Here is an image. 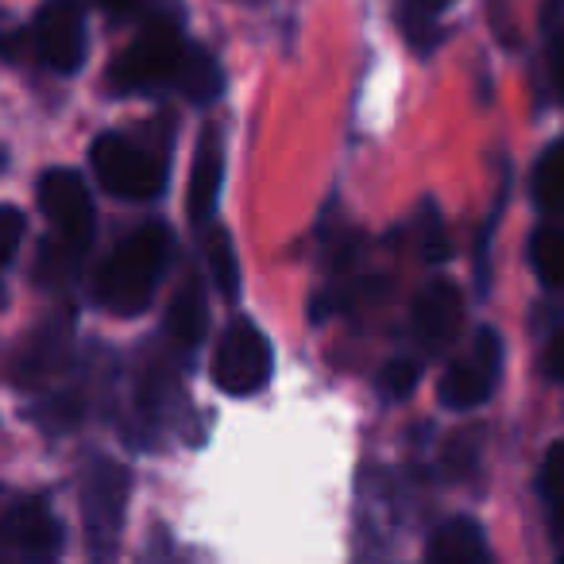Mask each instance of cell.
<instances>
[{
    "instance_id": "1",
    "label": "cell",
    "mask_w": 564,
    "mask_h": 564,
    "mask_svg": "<svg viewBox=\"0 0 564 564\" xmlns=\"http://www.w3.org/2000/svg\"><path fill=\"white\" fill-rule=\"evenodd\" d=\"M174 236L166 225H143L117 243L97 271V302L117 317H135L151 306L163 271L171 263Z\"/></svg>"
},
{
    "instance_id": "2",
    "label": "cell",
    "mask_w": 564,
    "mask_h": 564,
    "mask_svg": "<svg viewBox=\"0 0 564 564\" xmlns=\"http://www.w3.org/2000/svg\"><path fill=\"white\" fill-rule=\"evenodd\" d=\"M89 166H94L105 194L124 197V202H151L166 186L163 159L120 132L97 135L94 151H89Z\"/></svg>"
},
{
    "instance_id": "3",
    "label": "cell",
    "mask_w": 564,
    "mask_h": 564,
    "mask_svg": "<svg viewBox=\"0 0 564 564\" xmlns=\"http://www.w3.org/2000/svg\"><path fill=\"white\" fill-rule=\"evenodd\" d=\"M274 376V348L267 340V333L259 325H251L248 317H236L225 329L213 356V379L225 394L232 399H248L259 394Z\"/></svg>"
},
{
    "instance_id": "4",
    "label": "cell",
    "mask_w": 564,
    "mask_h": 564,
    "mask_svg": "<svg viewBox=\"0 0 564 564\" xmlns=\"http://www.w3.org/2000/svg\"><path fill=\"white\" fill-rule=\"evenodd\" d=\"M128 491H132V476L124 464L97 456L86 468L82 479V518H86L89 545L101 556H109L120 545L124 533V514H128Z\"/></svg>"
},
{
    "instance_id": "5",
    "label": "cell",
    "mask_w": 564,
    "mask_h": 564,
    "mask_svg": "<svg viewBox=\"0 0 564 564\" xmlns=\"http://www.w3.org/2000/svg\"><path fill=\"white\" fill-rule=\"evenodd\" d=\"M182 51L186 47H182L178 24L166 17L151 20V24L132 40V47L112 63V82H117L120 89H128V94L163 86V82L174 78V70H178Z\"/></svg>"
},
{
    "instance_id": "6",
    "label": "cell",
    "mask_w": 564,
    "mask_h": 564,
    "mask_svg": "<svg viewBox=\"0 0 564 564\" xmlns=\"http://www.w3.org/2000/svg\"><path fill=\"white\" fill-rule=\"evenodd\" d=\"M28 40H32L43 66H51L55 74H78L89 55L82 0H47Z\"/></svg>"
},
{
    "instance_id": "7",
    "label": "cell",
    "mask_w": 564,
    "mask_h": 564,
    "mask_svg": "<svg viewBox=\"0 0 564 564\" xmlns=\"http://www.w3.org/2000/svg\"><path fill=\"white\" fill-rule=\"evenodd\" d=\"M502 360H507V345H502L499 329L484 325L476 333V348L471 356L456 360L441 379V402L448 410H479L495 394V383L502 376Z\"/></svg>"
},
{
    "instance_id": "8",
    "label": "cell",
    "mask_w": 564,
    "mask_h": 564,
    "mask_svg": "<svg viewBox=\"0 0 564 564\" xmlns=\"http://www.w3.org/2000/svg\"><path fill=\"white\" fill-rule=\"evenodd\" d=\"M40 209L47 213V220L55 225V232L63 240H74L82 248H89L94 240V197L78 171L55 166L40 178Z\"/></svg>"
},
{
    "instance_id": "9",
    "label": "cell",
    "mask_w": 564,
    "mask_h": 564,
    "mask_svg": "<svg viewBox=\"0 0 564 564\" xmlns=\"http://www.w3.org/2000/svg\"><path fill=\"white\" fill-rule=\"evenodd\" d=\"M464 322V299L460 286L448 279H433L422 286L414 302V337L425 352H441L456 340Z\"/></svg>"
},
{
    "instance_id": "10",
    "label": "cell",
    "mask_w": 564,
    "mask_h": 564,
    "mask_svg": "<svg viewBox=\"0 0 564 564\" xmlns=\"http://www.w3.org/2000/svg\"><path fill=\"white\" fill-rule=\"evenodd\" d=\"M0 541L28 556H55L63 549V525L43 502H17L0 518Z\"/></svg>"
},
{
    "instance_id": "11",
    "label": "cell",
    "mask_w": 564,
    "mask_h": 564,
    "mask_svg": "<svg viewBox=\"0 0 564 564\" xmlns=\"http://www.w3.org/2000/svg\"><path fill=\"white\" fill-rule=\"evenodd\" d=\"M220 186H225V151H220V135L205 128L202 143L194 151V166H189L186 182V213L194 225L213 220L220 202Z\"/></svg>"
},
{
    "instance_id": "12",
    "label": "cell",
    "mask_w": 564,
    "mask_h": 564,
    "mask_svg": "<svg viewBox=\"0 0 564 564\" xmlns=\"http://www.w3.org/2000/svg\"><path fill=\"white\" fill-rule=\"evenodd\" d=\"M425 556L433 564H484L491 561V545H487V533L476 518H448L430 538Z\"/></svg>"
},
{
    "instance_id": "13",
    "label": "cell",
    "mask_w": 564,
    "mask_h": 564,
    "mask_svg": "<svg viewBox=\"0 0 564 564\" xmlns=\"http://www.w3.org/2000/svg\"><path fill=\"white\" fill-rule=\"evenodd\" d=\"M166 333L178 348L194 352L209 333V302H205V286L197 279H186L178 294H174L171 310H166Z\"/></svg>"
},
{
    "instance_id": "14",
    "label": "cell",
    "mask_w": 564,
    "mask_h": 564,
    "mask_svg": "<svg viewBox=\"0 0 564 564\" xmlns=\"http://www.w3.org/2000/svg\"><path fill=\"white\" fill-rule=\"evenodd\" d=\"M174 82L186 94V101L194 105H209L225 94V74H220L217 58L202 47H186L178 58V70H174Z\"/></svg>"
},
{
    "instance_id": "15",
    "label": "cell",
    "mask_w": 564,
    "mask_h": 564,
    "mask_svg": "<svg viewBox=\"0 0 564 564\" xmlns=\"http://www.w3.org/2000/svg\"><path fill=\"white\" fill-rule=\"evenodd\" d=\"M533 202L545 217H564V140L541 151L533 166Z\"/></svg>"
},
{
    "instance_id": "16",
    "label": "cell",
    "mask_w": 564,
    "mask_h": 564,
    "mask_svg": "<svg viewBox=\"0 0 564 564\" xmlns=\"http://www.w3.org/2000/svg\"><path fill=\"white\" fill-rule=\"evenodd\" d=\"M205 259H209V279L228 302H236L240 294V259H236V243L225 228L213 225V232L205 236Z\"/></svg>"
},
{
    "instance_id": "17",
    "label": "cell",
    "mask_w": 564,
    "mask_h": 564,
    "mask_svg": "<svg viewBox=\"0 0 564 564\" xmlns=\"http://www.w3.org/2000/svg\"><path fill=\"white\" fill-rule=\"evenodd\" d=\"M530 263L545 286H564V225H541L533 232Z\"/></svg>"
},
{
    "instance_id": "18",
    "label": "cell",
    "mask_w": 564,
    "mask_h": 564,
    "mask_svg": "<svg viewBox=\"0 0 564 564\" xmlns=\"http://www.w3.org/2000/svg\"><path fill=\"white\" fill-rule=\"evenodd\" d=\"M417 379H422V364L399 356V360H391L383 371H379V391H383V399L402 402L417 391Z\"/></svg>"
},
{
    "instance_id": "19",
    "label": "cell",
    "mask_w": 564,
    "mask_h": 564,
    "mask_svg": "<svg viewBox=\"0 0 564 564\" xmlns=\"http://www.w3.org/2000/svg\"><path fill=\"white\" fill-rule=\"evenodd\" d=\"M448 4L453 0H402V24H406L410 43H425V35H433V24Z\"/></svg>"
},
{
    "instance_id": "20",
    "label": "cell",
    "mask_w": 564,
    "mask_h": 564,
    "mask_svg": "<svg viewBox=\"0 0 564 564\" xmlns=\"http://www.w3.org/2000/svg\"><path fill=\"white\" fill-rule=\"evenodd\" d=\"M541 495H545L549 507H564V441H553L541 456V471H538Z\"/></svg>"
},
{
    "instance_id": "21",
    "label": "cell",
    "mask_w": 564,
    "mask_h": 564,
    "mask_svg": "<svg viewBox=\"0 0 564 564\" xmlns=\"http://www.w3.org/2000/svg\"><path fill=\"white\" fill-rule=\"evenodd\" d=\"M24 213L17 209V205H0V267L12 263V256L20 251V243H24Z\"/></svg>"
},
{
    "instance_id": "22",
    "label": "cell",
    "mask_w": 564,
    "mask_h": 564,
    "mask_svg": "<svg viewBox=\"0 0 564 564\" xmlns=\"http://www.w3.org/2000/svg\"><path fill=\"white\" fill-rule=\"evenodd\" d=\"M448 251H453V243H448L445 225H441V217H437V205H425V220H422V256L430 259V263H445Z\"/></svg>"
},
{
    "instance_id": "23",
    "label": "cell",
    "mask_w": 564,
    "mask_h": 564,
    "mask_svg": "<svg viewBox=\"0 0 564 564\" xmlns=\"http://www.w3.org/2000/svg\"><path fill=\"white\" fill-rule=\"evenodd\" d=\"M40 422L47 430H74L82 422V399L78 394H63V399H51L47 406L40 410Z\"/></svg>"
},
{
    "instance_id": "24",
    "label": "cell",
    "mask_w": 564,
    "mask_h": 564,
    "mask_svg": "<svg viewBox=\"0 0 564 564\" xmlns=\"http://www.w3.org/2000/svg\"><path fill=\"white\" fill-rule=\"evenodd\" d=\"M545 376L564 383V329L553 333V340H549V348H545Z\"/></svg>"
},
{
    "instance_id": "25",
    "label": "cell",
    "mask_w": 564,
    "mask_h": 564,
    "mask_svg": "<svg viewBox=\"0 0 564 564\" xmlns=\"http://www.w3.org/2000/svg\"><path fill=\"white\" fill-rule=\"evenodd\" d=\"M549 63H553V82H556V94L564 97V35H556L553 47H549Z\"/></svg>"
},
{
    "instance_id": "26",
    "label": "cell",
    "mask_w": 564,
    "mask_h": 564,
    "mask_svg": "<svg viewBox=\"0 0 564 564\" xmlns=\"http://www.w3.org/2000/svg\"><path fill=\"white\" fill-rule=\"evenodd\" d=\"M101 4H105V12H109V17H132L143 0H101Z\"/></svg>"
}]
</instances>
